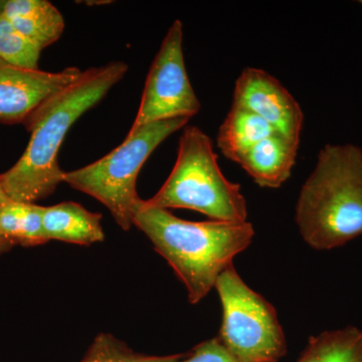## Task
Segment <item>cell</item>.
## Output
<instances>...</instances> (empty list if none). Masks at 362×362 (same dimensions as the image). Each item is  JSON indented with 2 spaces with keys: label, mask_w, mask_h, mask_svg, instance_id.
<instances>
[{
  "label": "cell",
  "mask_w": 362,
  "mask_h": 362,
  "mask_svg": "<svg viewBox=\"0 0 362 362\" xmlns=\"http://www.w3.org/2000/svg\"><path fill=\"white\" fill-rule=\"evenodd\" d=\"M128 71L124 62L83 71L71 84L47 98L25 119L30 139L20 160L0 175L13 202L35 204L64 182L59 151L66 135L83 114L96 106Z\"/></svg>",
  "instance_id": "obj_1"
},
{
  "label": "cell",
  "mask_w": 362,
  "mask_h": 362,
  "mask_svg": "<svg viewBox=\"0 0 362 362\" xmlns=\"http://www.w3.org/2000/svg\"><path fill=\"white\" fill-rule=\"evenodd\" d=\"M133 226L150 240L187 290L190 303L201 302L216 287L221 273L254 239L251 223L189 221L168 209L138 202Z\"/></svg>",
  "instance_id": "obj_2"
},
{
  "label": "cell",
  "mask_w": 362,
  "mask_h": 362,
  "mask_svg": "<svg viewBox=\"0 0 362 362\" xmlns=\"http://www.w3.org/2000/svg\"><path fill=\"white\" fill-rule=\"evenodd\" d=\"M295 221L308 246L326 251L362 235V148L326 144L300 190Z\"/></svg>",
  "instance_id": "obj_3"
},
{
  "label": "cell",
  "mask_w": 362,
  "mask_h": 362,
  "mask_svg": "<svg viewBox=\"0 0 362 362\" xmlns=\"http://www.w3.org/2000/svg\"><path fill=\"white\" fill-rule=\"evenodd\" d=\"M145 206L199 211L211 221H247V204L240 185L223 175L213 140L197 126H185L173 171Z\"/></svg>",
  "instance_id": "obj_4"
},
{
  "label": "cell",
  "mask_w": 362,
  "mask_h": 362,
  "mask_svg": "<svg viewBox=\"0 0 362 362\" xmlns=\"http://www.w3.org/2000/svg\"><path fill=\"white\" fill-rule=\"evenodd\" d=\"M189 119L176 118L129 130L122 144L99 160L64 173V182L94 197L110 211L117 225L127 232L140 197L136 185L140 170L166 138L185 128Z\"/></svg>",
  "instance_id": "obj_5"
},
{
  "label": "cell",
  "mask_w": 362,
  "mask_h": 362,
  "mask_svg": "<svg viewBox=\"0 0 362 362\" xmlns=\"http://www.w3.org/2000/svg\"><path fill=\"white\" fill-rule=\"evenodd\" d=\"M223 307L221 343L238 362H278L287 341L275 307L240 278L235 266L226 268L216 284Z\"/></svg>",
  "instance_id": "obj_6"
},
{
  "label": "cell",
  "mask_w": 362,
  "mask_h": 362,
  "mask_svg": "<svg viewBox=\"0 0 362 362\" xmlns=\"http://www.w3.org/2000/svg\"><path fill=\"white\" fill-rule=\"evenodd\" d=\"M201 108L185 66L182 23L175 20L150 66L139 110L130 130L169 119H190Z\"/></svg>",
  "instance_id": "obj_7"
},
{
  "label": "cell",
  "mask_w": 362,
  "mask_h": 362,
  "mask_svg": "<svg viewBox=\"0 0 362 362\" xmlns=\"http://www.w3.org/2000/svg\"><path fill=\"white\" fill-rule=\"evenodd\" d=\"M232 105L261 117L279 134L300 145L304 123L301 106L268 71L244 69L235 81Z\"/></svg>",
  "instance_id": "obj_8"
},
{
  "label": "cell",
  "mask_w": 362,
  "mask_h": 362,
  "mask_svg": "<svg viewBox=\"0 0 362 362\" xmlns=\"http://www.w3.org/2000/svg\"><path fill=\"white\" fill-rule=\"evenodd\" d=\"M82 73L76 66L57 73L25 70L0 59V122H25L42 102L75 82Z\"/></svg>",
  "instance_id": "obj_9"
},
{
  "label": "cell",
  "mask_w": 362,
  "mask_h": 362,
  "mask_svg": "<svg viewBox=\"0 0 362 362\" xmlns=\"http://www.w3.org/2000/svg\"><path fill=\"white\" fill-rule=\"evenodd\" d=\"M299 144L281 134L269 136L251 147L237 164L264 188H279L291 177Z\"/></svg>",
  "instance_id": "obj_10"
},
{
  "label": "cell",
  "mask_w": 362,
  "mask_h": 362,
  "mask_svg": "<svg viewBox=\"0 0 362 362\" xmlns=\"http://www.w3.org/2000/svg\"><path fill=\"white\" fill-rule=\"evenodd\" d=\"M101 221V214L92 213L74 202L44 206L42 213L45 235L49 242L61 240L81 246L103 242L105 233Z\"/></svg>",
  "instance_id": "obj_11"
},
{
  "label": "cell",
  "mask_w": 362,
  "mask_h": 362,
  "mask_svg": "<svg viewBox=\"0 0 362 362\" xmlns=\"http://www.w3.org/2000/svg\"><path fill=\"white\" fill-rule=\"evenodd\" d=\"M0 16L42 49L56 42L65 30L63 16L47 0L0 1Z\"/></svg>",
  "instance_id": "obj_12"
},
{
  "label": "cell",
  "mask_w": 362,
  "mask_h": 362,
  "mask_svg": "<svg viewBox=\"0 0 362 362\" xmlns=\"http://www.w3.org/2000/svg\"><path fill=\"white\" fill-rule=\"evenodd\" d=\"M277 133L261 117L232 105L218 128L216 144L223 156L237 163L255 144Z\"/></svg>",
  "instance_id": "obj_13"
},
{
  "label": "cell",
  "mask_w": 362,
  "mask_h": 362,
  "mask_svg": "<svg viewBox=\"0 0 362 362\" xmlns=\"http://www.w3.org/2000/svg\"><path fill=\"white\" fill-rule=\"evenodd\" d=\"M297 362H362V331L347 326L312 337Z\"/></svg>",
  "instance_id": "obj_14"
},
{
  "label": "cell",
  "mask_w": 362,
  "mask_h": 362,
  "mask_svg": "<svg viewBox=\"0 0 362 362\" xmlns=\"http://www.w3.org/2000/svg\"><path fill=\"white\" fill-rule=\"evenodd\" d=\"M44 206L9 202L0 206V235L16 246L35 247L49 242L42 225Z\"/></svg>",
  "instance_id": "obj_15"
},
{
  "label": "cell",
  "mask_w": 362,
  "mask_h": 362,
  "mask_svg": "<svg viewBox=\"0 0 362 362\" xmlns=\"http://www.w3.org/2000/svg\"><path fill=\"white\" fill-rule=\"evenodd\" d=\"M42 49L0 16V59L18 68L37 71Z\"/></svg>",
  "instance_id": "obj_16"
},
{
  "label": "cell",
  "mask_w": 362,
  "mask_h": 362,
  "mask_svg": "<svg viewBox=\"0 0 362 362\" xmlns=\"http://www.w3.org/2000/svg\"><path fill=\"white\" fill-rule=\"evenodd\" d=\"M187 354L153 356L138 354L114 335L101 333L95 337L81 362H180Z\"/></svg>",
  "instance_id": "obj_17"
},
{
  "label": "cell",
  "mask_w": 362,
  "mask_h": 362,
  "mask_svg": "<svg viewBox=\"0 0 362 362\" xmlns=\"http://www.w3.org/2000/svg\"><path fill=\"white\" fill-rule=\"evenodd\" d=\"M180 362H238L226 349L218 337L199 343Z\"/></svg>",
  "instance_id": "obj_18"
},
{
  "label": "cell",
  "mask_w": 362,
  "mask_h": 362,
  "mask_svg": "<svg viewBox=\"0 0 362 362\" xmlns=\"http://www.w3.org/2000/svg\"><path fill=\"white\" fill-rule=\"evenodd\" d=\"M16 247L11 240L6 239L0 235V257L6 252L11 251L13 247Z\"/></svg>",
  "instance_id": "obj_19"
},
{
  "label": "cell",
  "mask_w": 362,
  "mask_h": 362,
  "mask_svg": "<svg viewBox=\"0 0 362 362\" xmlns=\"http://www.w3.org/2000/svg\"><path fill=\"white\" fill-rule=\"evenodd\" d=\"M9 202H11V199H9L8 195L6 194L4 185H2L1 180H0V206H4V204H6Z\"/></svg>",
  "instance_id": "obj_20"
},
{
  "label": "cell",
  "mask_w": 362,
  "mask_h": 362,
  "mask_svg": "<svg viewBox=\"0 0 362 362\" xmlns=\"http://www.w3.org/2000/svg\"><path fill=\"white\" fill-rule=\"evenodd\" d=\"M359 4H361L362 6V0H361V1H359Z\"/></svg>",
  "instance_id": "obj_21"
}]
</instances>
